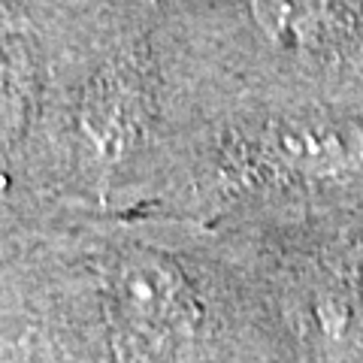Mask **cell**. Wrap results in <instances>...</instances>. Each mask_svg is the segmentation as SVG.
<instances>
[{
  "label": "cell",
  "mask_w": 363,
  "mask_h": 363,
  "mask_svg": "<svg viewBox=\"0 0 363 363\" xmlns=\"http://www.w3.org/2000/svg\"><path fill=\"white\" fill-rule=\"evenodd\" d=\"M104 303L121 363H200L203 351H227L221 345L227 330L257 342L242 294L230 312L215 309L194 272L167 248L124 245L112 252L104 267Z\"/></svg>",
  "instance_id": "277c9868"
},
{
  "label": "cell",
  "mask_w": 363,
  "mask_h": 363,
  "mask_svg": "<svg viewBox=\"0 0 363 363\" xmlns=\"http://www.w3.org/2000/svg\"><path fill=\"white\" fill-rule=\"evenodd\" d=\"M200 152L197 182L218 215L363 206V112H224Z\"/></svg>",
  "instance_id": "7a4b0ae2"
},
{
  "label": "cell",
  "mask_w": 363,
  "mask_h": 363,
  "mask_svg": "<svg viewBox=\"0 0 363 363\" xmlns=\"http://www.w3.org/2000/svg\"><path fill=\"white\" fill-rule=\"evenodd\" d=\"M230 218L267 363H363V206Z\"/></svg>",
  "instance_id": "6da1fadb"
},
{
  "label": "cell",
  "mask_w": 363,
  "mask_h": 363,
  "mask_svg": "<svg viewBox=\"0 0 363 363\" xmlns=\"http://www.w3.org/2000/svg\"><path fill=\"white\" fill-rule=\"evenodd\" d=\"M245 67L227 112H363V0H240Z\"/></svg>",
  "instance_id": "3957f363"
}]
</instances>
